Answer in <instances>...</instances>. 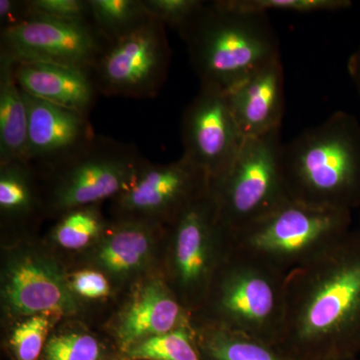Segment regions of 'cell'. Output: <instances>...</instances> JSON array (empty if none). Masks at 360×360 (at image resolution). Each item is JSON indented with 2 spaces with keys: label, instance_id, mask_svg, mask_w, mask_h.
Instances as JSON below:
<instances>
[{
  "label": "cell",
  "instance_id": "obj_16",
  "mask_svg": "<svg viewBox=\"0 0 360 360\" xmlns=\"http://www.w3.org/2000/svg\"><path fill=\"white\" fill-rule=\"evenodd\" d=\"M22 92L28 111L27 160L37 170L56 167L96 139L89 115Z\"/></svg>",
  "mask_w": 360,
  "mask_h": 360
},
{
  "label": "cell",
  "instance_id": "obj_7",
  "mask_svg": "<svg viewBox=\"0 0 360 360\" xmlns=\"http://www.w3.org/2000/svg\"><path fill=\"white\" fill-rule=\"evenodd\" d=\"M134 144L96 135L77 155L45 170H37L45 217L89 205H101L122 193L148 163Z\"/></svg>",
  "mask_w": 360,
  "mask_h": 360
},
{
  "label": "cell",
  "instance_id": "obj_6",
  "mask_svg": "<svg viewBox=\"0 0 360 360\" xmlns=\"http://www.w3.org/2000/svg\"><path fill=\"white\" fill-rule=\"evenodd\" d=\"M40 314L89 321L86 310L71 291L65 262L44 238L33 234L1 240V328Z\"/></svg>",
  "mask_w": 360,
  "mask_h": 360
},
{
  "label": "cell",
  "instance_id": "obj_11",
  "mask_svg": "<svg viewBox=\"0 0 360 360\" xmlns=\"http://www.w3.org/2000/svg\"><path fill=\"white\" fill-rule=\"evenodd\" d=\"M167 227L136 219H110L105 232L89 250L65 260L108 276L118 295L151 274H162Z\"/></svg>",
  "mask_w": 360,
  "mask_h": 360
},
{
  "label": "cell",
  "instance_id": "obj_21",
  "mask_svg": "<svg viewBox=\"0 0 360 360\" xmlns=\"http://www.w3.org/2000/svg\"><path fill=\"white\" fill-rule=\"evenodd\" d=\"M27 106L14 63L0 56V165L27 160Z\"/></svg>",
  "mask_w": 360,
  "mask_h": 360
},
{
  "label": "cell",
  "instance_id": "obj_20",
  "mask_svg": "<svg viewBox=\"0 0 360 360\" xmlns=\"http://www.w3.org/2000/svg\"><path fill=\"white\" fill-rule=\"evenodd\" d=\"M39 360H127L115 342L94 323L78 317L59 321Z\"/></svg>",
  "mask_w": 360,
  "mask_h": 360
},
{
  "label": "cell",
  "instance_id": "obj_17",
  "mask_svg": "<svg viewBox=\"0 0 360 360\" xmlns=\"http://www.w3.org/2000/svg\"><path fill=\"white\" fill-rule=\"evenodd\" d=\"M226 94L245 141L281 129L285 105L281 58L258 68Z\"/></svg>",
  "mask_w": 360,
  "mask_h": 360
},
{
  "label": "cell",
  "instance_id": "obj_24",
  "mask_svg": "<svg viewBox=\"0 0 360 360\" xmlns=\"http://www.w3.org/2000/svg\"><path fill=\"white\" fill-rule=\"evenodd\" d=\"M61 317L40 314L2 328L1 345L9 360H39L49 336Z\"/></svg>",
  "mask_w": 360,
  "mask_h": 360
},
{
  "label": "cell",
  "instance_id": "obj_8",
  "mask_svg": "<svg viewBox=\"0 0 360 360\" xmlns=\"http://www.w3.org/2000/svg\"><path fill=\"white\" fill-rule=\"evenodd\" d=\"M232 248L233 241L220 224L210 188L167 226L162 276L191 315L205 302Z\"/></svg>",
  "mask_w": 360,
  "mask_h": 360
},
{
  "label": "cell",
  "instance_id": "obj_19",
  "mask_svg": "<svg viewBox=\"0 0 360 360\" xmlns=\"http://www.w3.org/2000/svg\"><path fill=\"white\" fill-rule=\"evenodd\" d=\"M22 91L42 101L89 115L99 92L91 70L45 63H14Z\"/></svg>",
  "mask_w": 360,
  "mask_h": 360
},
{
  "label": "cell",
  "instance_id": "obj_2",
  "mask_svg": "<svg viewBox=\"0 0 360 360\" xmlns=\"http://www.w3.org/2000/svg\"><path fill=\"white\" fill-rule=\"evenodd\" d=\"M179 33L200 86L224 94L281 58L269 14L239 9L229 0L205 2Z\"/></svg>",
  "mask_w": 360,
  "mask_h": 360
},
{
  "label": "cell",
  "instance_id": "obj_30",
  "mask_svg": "<svg viewBox=\"0 0 360 360\" xmlns=\"http://www.w3.org/2000/svg\"><path fill=\"white\" fill-rule=\"evenodd\" d=\"M32 16L27 0H0V25L1 30L14 27Z\"/></svg>",
  "mask_w": 360,
  "mask_h": 360
},
{
  "label": "cell",
  "instance_id": "obj_32",
  "mask_svg": "<svg viewBox=\"0 0 360 360\" xmlns=\"http://www.w3.org/2000/svg\"><path fill=\"white\" fill-rule=\"evenodd\" d=\"M355 360H357V359H355Z\"/></svg>",
  "mask_w": 360,
  "mask_h": 360
},
{
  "label": "cell",
  "instance_id": "obj_3",
  "mask_svg": "<svg viewBox=\"0 0 360 360\" xmlns=\"http://www.w3.org/2000/svg\"><path fill=\"white\" fill-rule=\"evenodd\" d=\"M290 200L352 212L360 208V123L345 111L283 144Z\"/></svg>",
  "mask_w": 360,
  "mask_h": 360
},
{
  "label": "cell",
  "instance_id": "obj_4",
  "mask_svg": "<svg viewBox=\"0 0 360 360\" xmlns=\"http://www.w3.org/2000/svg\"><path fill=\"white\" fill-rule=\"evenodd\" d=\"M286 276L232 248L191 321L277 345L285 319Z\"/></svg>",
  "mask_w": 360,
  "mask_h": 360
},
{
  "label": "cell",
  "instance_id": "obj_5",
  "mask_svg": "<svg viewBox=\"0 0 360 360\" xmlns=\"http://www.w3.org/2000/svg\"><path fill=\"white\" fill-rule=\"evenodd\" d=\"M352 212L290 200L233 236L234 248L288 276L328 255L352 231Z\"/></svg>",
  "mask_w": 360,
  "mask_h": 360
},
{
  "label": "cell",
  "instance_id": "obj_26",
  "mask_svg": "<svg viewBox=\"0 0 360 360\" xmlns=\"http://www.w3.org/2000/svg\"><path fill=\"white\" fill-rule=\"evenodd\" d=\"M124 356L127 360H202L193 326L141 341Z\"/></svg>",
  "mask_w": 360,
  "mask_h": 360
},
{
  "label": "cell",
  "instance_id": "obj_10",
  "mask_svg": "<svg viewBox=\"0 0 360 360\" xmlns=\"http://www.w3.org/2000/svg\"><path fill=\"white\" fill-rule=\"evenodd\" d=\"M170 60L165 25L150 18L134 32L106 42L91 72L103 96L153 98L167 80Z\"/></svg>",
  "mask_w": 360,
  "mask_h": 360
},
{
  "label": "cell",
  "instance_id": "obj_13",
  "mask_svg": "<svg viewBox=\"0 0 360 360\" xmlns=\"http://www.w3.org/2000/svg\"><path fill=\"white\" fill-rule=\"evenodd\" d=\"M106 42L92 23L32 14L21 25L0 30V56L14 63H54L91 70Z\"/></svg>",
  "mask_w": 360,
  "mask_h": 360
},
{
  "label": "cell",
  "instance_id": "obj_29",
  "mask_svg": "<svg viewBox=\"0 0 360 360\" xmlns=\"http://www.w3.org/2000/svg\"><path fill=\"white\" fill-rule=\"evenodd\" d=\"M27 4L32 15L92 23L89 0H27Z\"/></svg>",
  "mask_w": 360,
  "mask_h": 360
},
{
  "label": "cell",
  "instance_id": "obj_28",
  "mask_svg": "<svg viewBox=\"0 0 360 360\" xmlns=\"http://www.w3.org/2000/svg\"><path fill=\"white\" fill-rule=\"evenodd\" d=\"M144 6L151 18L170 26L177 32L205 4L200 0H143Z\"/></svg>",
  "mask_w": 360,
  "mask_h": 360
},
{
  "label": "cell",
  "instance_id": "obj_9",
  "mask_svg": "<svg viewBox=\"0 0 360 360\" xmlns=\"http://www.w3.org/2000/svg\"><path fill=\"white\" fill-rule=\"evenodd\" d=\"M283 146L281 129L246 139L229 169L210 181L220 224L231 238L288 200Z\"/></svg>",
  "mask_w": 360,
  "mask_h": 360
},
{
  "label": "cell",
  "instance_id": "obj_1",
  "mask_svg": "<svg viewBox=\"0 0 360 360\" xmlns=\"http://www.w3.org/2000/svg\"><path fill=\"white\" fill-rule=\"evenodd\" d=\"M293 360H355L360 354V227L285 279L277 343Z\"/></svg>",
  "mask_w": 360,
  "mask_h": 360
},
{
  "label": "cell",
  "instance_id": "obj_25",
  "mask_svg": "<svg viewBox=\"0 0 360 360\" xmlns=\"http://www.w3.org/2000/svg\"><path fill=\"white\" fill-rule=\"evenodd\" d=\"M91 22L106 41L120 39L151 18L143 0H89Z\"/></svg>",
  "mask_w": 360,
  "mask_h": 360
},
{
  "label": "cell",
  "instance_id": "obj_22",
  "mask_svg": "<svg viewBox=\"0 0 360 360\" xmlns=\"http://www.w3.org/2000/svg\"><path fill=\"white\" fill-rule=\"evenodd\" d=\"M108 224L101 205L84 206L60 215L42 238L65 262L96 245Z\"/></svg>",
  "mask_w": 360,
  "mask_h": 360
},
{
  "label": "cell",
  "instance_id": "obj_14",
  "mask_svg": "<svg viewBox=\"0 0 360 360\" xmlns=\"http://www.w3.org/2000/svg\"><path fill=\"white\" fill-rule=\"evenodd\" d=\"M193 326L162 274H151L122 292L97 328L123 354L141 341Z\"/></svg>",
  "mask_w": 360,
  "mask_h": 360
},
{
  "label": "cell",
  "instance_id": "obj_15",
  "mask_svg": "<svg viewBox=\"0 0 360 360\" xmlns=\"http://www.w3.org/2000/svg\"><path fill=\"white\" fill-rule=\"evenodd\" d=\"M181 139L182 155L201 168L210 181L222 176L245 141L227 94L200 86L182 115Z\"/></svg>",
  "mask_w": 360,
  "mask_h": 360
},
{
  "label": "cell",
  "instance_id": "obj_23",
  "mask_svg": "<svg viewBox=\"0 0 360 360\" xmlns=\"http://www.w3.org/2000/svg\"><path fill=\"white\" fill-rule=\"evenodd\" d=\"M193 328L202 360H293L277 345L245 333L193 321Z\"/></svg>",
  "mask_w": 360,
  "mask_h": 360
},
{
  "label": "cell",
  "instance_id": "obj_27",
  "mask_svg": "<svg viewBox=\"0 0 360 360\" xmlns=\"http://www.w3.org/2000/svg\"><path fill=\"white\" fill-rule=\"evenodd\" d=\"M229 4L243 11L269 14L270 11L310 13L338 11L349 8L348 0H229Z\"/></svg>",
  "mask_w": 360,
  "mask_h": 360
},
{
  "label": "cell",
  "instance_id": "obj_12",
  "mask_svg": "<svg viewBox=\"0 0 360 360\" xmlns=\"http://www.w3.org/2000/svg\"><path fill=\"white\" fill-rule=\"evenodd\" d=\"M210 188L208 175L186 156L168 163L148 161L134 181L110 200V219H143L167 227Z\"/></svg>",
  "mask_w": 360,
  "mask_h": 360
},
{
  "label": "cell",
  "instance_id": "obj_31",
  "mask_svg": "<svg viewBox=\"0 0 360 360\" xmlns=\"http://www.w3.org/2000/svg\"><path fill=\"white\" fill-rule=\"evenodd\" d=\"M347 70L360 96V47L348 59Z\"/></svg>",
  "mask_w": 360,
  "mask_h": 360
},
{
  "label": "cell",
  "instance_id": "obj_18",
  "mask_svg": "<svg viewBox=\"0 0 360 360\" xmlns=\"http://www.w3.org/2000/svg\"><path fill=\"white\" fill-rule=\"evenodd\" d=\"M45 217L44 195L37 168L27 160L0 165L1 240L39 234Z\"/></svg>",
  "mask_w": 360,
  "mask_h": 360
}]
</instances>
